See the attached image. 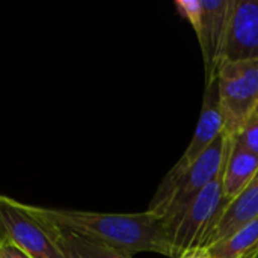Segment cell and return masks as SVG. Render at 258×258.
<instances>
[{
    "mask_svg": "<svg viewBox=\"0 0 258 258\" xmlns=\"http://www.w3.org/2000/svg\"><path fill=\"white\" fill-rule=\"evenodd\" d=\"M23 206L33 218L50 227L101 243L118 252L132 257L138 252H156L175 258L163 219L148 210L142 213H95Z\"/></svg>",
    "mask_w": 258,
    "mask_h": 258,
    "instance_id": "1",
    "label": "cell"
},
{
    "mask_svg": "<svg viewBox=\"0 0 258 258\" xmlns=\"http://www.w3.org/2000/svg\"><path fill=\"white\" fill-rule=\"evenodd\" d=\"M231 138L222 133L209 150L181 172H168L150 203L148 212L162 218L166 230L183 210L219 175L224 168Z\"/></svg>",
    "mask_w": 258,
    "mask_h": 258,
    "instance_id": "2",
    "label": "cell"
},
{
    "mask_svg": "<svg viewBox=\"0 0 258 258\" xmlns=\"http://www.w3.org/2000/svg\"><path fill=\"white\" fill-rule=\"evenodd\" d=\"M216 83L224 133L233 138L258 107V60H222Z\"/></svg>",
    "mask_w": 258,
    "mask_h": 258,
    "instance_id": "3",
    "label": "cell"
},
{
    "mask_svg": "<svg viewBox=\"0 0 258 258\" xmlns=\"http://www.w3.org/2000/svg\"><path fill=\"white\" fill-rule=\"evenodd\" d=\"M222 171L168 227L175 258L192 249H207V242L228 207L222 194Z\"/></svg>",
    "mask_w": 258,
    "mask_h": 258,
    "instance_id": "4",
    "label": "cell"
},
{
    "mask_svg": "<svg viewBox=\"0 0 258 258\" xmlns=\"http://www.w3.org/2000/svg\"><path fill=\"white\" fill-rule=\"evenodd\" d=\"M178 14L194 27L203 53L206 85L216 79L234 0H177Z\"/></svg>",
    "mask_w": 258,
    "mask_h": 258,
    "instance_id": "5",
    "label": "cell"
},
{
    "mask_svg": "<svg viewBox=\"0 0 258 258\" xmlns=\"http://www.w3.org/2000/svg\"><path fill=\"white\" fill-rule=\"evenodd\" d=\"M0 240L30 258H67L48 228L35 219L21 203L0 195Z\"/></svg>",
    "mask_w": 258,
    "mask_h": 258,
    "instance_id": "6",
    "label": "cell"
},
{
    "mask_svg": "<svg viewBox=\"0 0 258 258\" xmlns=\"http://www.w3.org/2000/svg\"><path fill=\"white\" fill-rule=\"evenodd\" d=\"M224 60H258V0H234Z\"/></svg>",
    "mask_w": 258,
    "mask_h": 258,
    "instance_id": "7",
    "label": "cell"
},
{
    "mask_svg": "<svg viewBox=\"0 0 258 258\" xmlns=\"http://www.w3.org/2000/svg\"><path fill=\"white\" fill-rule=\"evenodd\" d=\"M222 133H224V121H222L219 98H218V83L215 79L210 85H206L201 115H200L194 138L190 144L187 145L186 151L183 153V156L168 172L177 174L189 168L195 160H198L209 150V147Z\"/></svg>",
    "mask_w": 258,
    "mask_h": 258,
    "instance_id": "8",
    "label": "cell"
},
{
    "mask_svg": "<svg viewBox=\"0 0 258 258\" xmlns=\"http://www.w3.org/2000/svg\"><path fill=\"white\" fill-rule=\"evenodd\" d=\"M258 171V156L240 147L233 138L222 171V194L227 204L233 203L252 181Z\"/></svg>",
    "mask_w": 258,
    "mask_h": 258,
    "instance_id": "9",
    "label": "cell"
},
{
    "mask_svg": "<svg viewBox=\"0 0 258 258\" xmlns=\"http://www.w3.org/2000/svg\"><path fill=\"white\" fill-rule=\"evenodd\" d=\"M258 216V171L248 187L224 210L219 222L216 224L209 242L207 249L231 236L237 228H240L248 221Z\"/></svg>",
    "mask_w": 258,
    "mask_h": 258,
    "instance_id": "10",
    "label": "cell"
},
{
    "mask_svg": "<svg viewBox=\"0 0 258 258\" xmlns=\"http://www.w3.org/2000/svg\"><path fill=\"white\" fill-rule=\"evenodd\" d=\"M212 258H249L258 252V216L243 224L227 239L212 245Z\"/></svg>",
    "mask_w": 258,
    "mask_h": 258,
    "instance_id": "11",
    "label": "cell"
},
{
    "mask_svg": "<svg viewBox=\"0 0 258 258\" xmlns=\"http://www.w3.org/2000/svg\"><path fill=\"white\" fill-rule=\"evenodd\" d=\"M44 225L48 228V231L51 233L54 240L59 243V246L62 248L67 258H133L132 255L118 252V251L110 249L101 243L83 239V237L76 236L73 233L57 230V228L50 227L47 224H44Z\"/></svg>",
    "mask_w": 258,
    "mask_h": 258,
    "instance_id": "12",
    "label": "cell"
},
{
    "mask_svg": "<svg viewBox=\"0 0 258 258\" xmlns=\"http://www.w3.org/2000/svg\"><path fill=\"white\" fill-rule=\"evenodd\" d=\"M233 139L245 150L258 156V112L245 122V125L236 136H233Z\"/></svg>",
    "mask_w": 258,
    "mask_h": 258,
    "instance_id": "13",
    "label": "cell"
},
{
    "mask_svg": "<svg viewBox=\"0 0 258 258\" xmlns=\"http://www.w3.org/2000/svg\"><path fill=\"white\" fill-rule=\"evenodd\" d=\"M0 258H30L14 245L0 240Z\"/></svg>",
    "mask_w": 258,
    "mask_h": 258,
    "instance_id": "14",
    "label": "cell"
},
{
    "mask_svg": "<svg viewBox=\"0 0 258 258\" xmlns=\"http://www.w3.org/2000/svg\"><path fill=\"white\" fill-rule=\"evenodd\" d=\"M178 258H212L210 252L207 249H192V251H187L184 252L183 255H180Z\"/></svg>",
    "mask_w": 258,
    "mask_h": 258,
    "instance_id": "15",
    "label": "cell"
},
{
    "mask_svg": "<svg viewBox=\"0 0 258 258\" xmlns=\"http://www.w3.org/2000/svg\"><path fill=\"white\" fill-rule=\"evenodd\" d=\"M254 258H258V252H257V254H255V255H254Z\"/></svg>",
    "mask_w": 258,
    "mask_h": 258,
    "instance_id": "16",
    "label": "cell"
},
{
    "mask_svg": "<svg viewBox=\"0 0 258 258\" xmlns=\"http://www.w3.org/2000/svg\"><path fill=\"white\" fill-rule=\"evenodd\" d=\"M255 112H258V107H257V110H255Z\"/></svg>",
    "mask_w": 258,
    "mask_h": 258,
    "instance_id": "17",
    "label": "cell"
},
{
    "mask_svg": "<svg viewBox=\"0 0 258 258\" xmlns=\"http://www.w3.org/2000/svg\"><path fill=\"white\" fill-rule=\"evenodd\" d=\"M249 258H254V257H249Z\"/></svg>",
    "mask_w": 258,
    "mask_h": 258,
    "instance_id": "18",
    "label": "cell"
}]
</instances>
